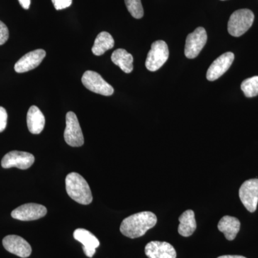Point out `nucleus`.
<instances>
[{
	"label": "nucleus",
	"mask_w": 258,
	"mask_h": 258,
	"mask_svg": "<svg viewBox=\"0 0 258 258\" xmlns=\"http://www.w3.org/2000/svg\"><path fill=\"white\" fill-rule=\"evenodd\" d=\"M157 222V217L153 212H141L125 218L121 222L120 231L125 237L137 238L145 235Z\"/></svg>",
	"instance_id": "f257e3e1"
},
{
	"label": "nucleus",
	"mask_w": 258,
	"mask_h": 258,
	"mask_svg": "<svg viewBox=\"0 0 258 258\" xmlns=\"http://www.w3.org/2000/svg\"><path fill=\"white\" fill-rule=\"evenodd\" d=\"M66 191L70 198L81 205L92 203L93 196L87 181L76 172L70 173L66 178Z\"/></svg>",
	"instance_id": "f03ea898"
},
{
	"label": "nucleus",
	"mask_w": 258,
	"mask_h": 258,
	"mask_svg": "<svg viewBox=\"0 0 258 258\" xmlns=\"http://www.w3.org/2000/svg\"><path fill=\"white\" fill-rule=\"evenodd\" d=\"M254 16L251 10H238L234 12L229 20L227 30L232 36L240 37L245 33L253 24Z\"/></svg>",
	"instance_id": "7ed1b4c3"
},
{
	"label": "nucleus",
	"mask_w": 258,
	"mask_h": 258,
	"mask_svg": "<svg viewBox=\"0 0 258 258\" xmlns=\"http://www.w3.org/2000/svg\"><path fill=\"white\" fill-rule=\"evenodd\" d=\"M169 52L167 44L163 40H157L152 45L146 60V67L154 72L161 69L169 58Z\"/></svg>",
	"instance_id": "20e7f679"
},
{
	"label": "nucleus",
	"mask_w": 258,
	"mask_h": 258,
	"mask_svg": "<svg viewBox=\"0 0 258 258\" xmlns=\"http://www.w3.org/2000/svg\"><path fill=\"white\" fill-rule=\"evenodd\" d=\"M64 139L66 143L73 147H80L84 144V137L77 116L74 112L66 114V127Z\"/></svg>",
	"instance_id": "39448f33"
},
{
	"label": "nucleus",
	"mask_w": 258,
	"mask_h": 258,
	"mask_svg": "<svg viewBox=\"0 0 258 258\" xmlns=\"http://www.w3.org/2000/svg\"><path fill=\"white\" fill-rule=\"evenodd\" d=\"M82 83L89 91L105 96L113 95L114 89L106 82L101 75L92 71H87L82 76Z\"/></svg>",
	"instance_id": "423d86ee"
},
{
	"label": "nucleus",
	"mask_w": 258,
	"mask_h": 258,
	"mask_svg": "<svg viewBox=\"0 0 258 258\" xmlns=\"http://www.w3.org/2000/svg\"><path fill=\"white\" fill-rule=\"evenodd\" d=\"M208 41V35L204 28L200 27L186 37L184 54L187 58L194 59L198 57L205 44Z\"/></svg>",
	"instance_id": "0eeeda50"
},
{
	"label": "nucleus",
	"mask_w": 258,
	"mask_h": 258,
	"mask_svg": "<svg viewBox=\"0 0 258 258\" xmlns=\"http://www.w3.org/2000/svg\"><path fill=\"white\" fill-rule=\"evenodd\" d=\"M239 197L247 210L255 212L258 203V179L244 181L239 190Z\"/></svg>",
	"instance_id": "6e6552de"
},
{
	"label": "nucleus",
	"mask_w": 258,
	"mask_h": 258,
	"mask_svg": "<svg viewBox=\"0 0 258 258\" xmlns=\"http://www.w3.org/2000/svg\"><path fill=\"white\" fill-rule=\"evenodd\" d=\"M47 215V209L38 204L29 203L21 205L11 213L13 218L21 221H32L42 218Z\"/></svg>",
	"instance_id": "1a4fd4ad"
},
{
	"label": "nucleus",
	"mask_w": 258,
	"mask_h": 258,
	"mask_svg": "<svg viewBox=\"0 0 258 258\" xmlns=\"http://www.w3.org/2000/svg\"><path fill=\"white\" fill-rule=\"evenodd\" d=\"M34 162L35 157L30 153L13 151L5 155L1 164L5 169L17 167L20 169H28Z\"/></svg>",
	"instance_id": "9d476101"
},
{
	"label": "nucleus",
	"mask_w": 258,
	"mask_h": 258,
	"mask_svg": "<svg viewBox=\"0 0 258 258\" xmlns=\"http://www.w3.org/2000/svg\"><path fill=\"white\" fill-rule=\"evenodd\" d=\"M3 244L5 249L18 257L26 258L31 254V246L25 239L20 236H6L3 239Z\"/></svg>",
	"instance_id": "9b49d317"
},
{
	"label": "nucleus",
	"mask_w": 258,
	"mask_h": 258,
	"mask_svg": "<svg viewBox=\"0 0 258 258\" xmlns=\"http://www.w3.org/2000/svg\"><path fill=\"white\" fill-rule=\"evenodd\" d=\"M234 59L235 55L231 52H226L217 57L209 68L207 72V79L214 81L220 79L230 69Z\"/></svg>",
	"instance_id": "f8f14e48"
},
{
	"label": "nucleus",
	"mask_w": 258,
	"mask_h": 258,
	"mask_svg": "<svg viewBox=\"0 0 258 258\" xmlns=\"http://www.w3.org/2000/svg\"><path fill=\"white\" fill-rule=\"evenodd\" d=\"M46 52L42 49H38L28 52L23 56L15 64V71L18 74L28 72L36 69L45 58Z\"/></svg>",
	"instance_id": "ddd939ff"
},
{
	"label": "nucleus",
	"mask_w": 258,
	"mask_h": 258,
	"mask_svg": "<svg viewBox=\"0 0 258 258\" xmlns=\"http://www.w3.org/2000/svg\"><path fill=\"white\" fill-rule=\"evenodd\" d=\"M145 254L149 258H176V252L171 244L166 242L152 241L145 247Z\"/></svg>",
	"instance_id": "4468645a"
},
{
	"label": "nucleus",
	"mask_w": 258,
	"mask_h": 258,
	"mask_svg": "<svg viewBox=\"0 0 258 258\" xmlns=\"http://www.w3.org/2000/svg\"><path fill=\"white\" fill-rule=\"evenodd\" d=\"M74 237L83 244V249L88 257H92L96 249L100 245L99 240L91 232L85 229H77L74 231Z\"/></svg>",
	"instance_id": "2eb2a0df"
},
{
	"label": "nucleus",
	"mask_w": 258,
	"mask_h": 258,
	"mask_svg": "<svg viewBox=\"0 0 258 258\" xmlns=\"http://www.w3.org/2000/svg\"><path fill=\"white\" fill-rule=\"evenodd\" d=\"M27 123L30 133H41L45 127V118L40 108L35 106L30 107L27 115Z\"/></svg>",
	"instance_id": "dca6fc26"
},
{
	"label": "nucleus",
	"mask_w": 258,
	"mask_h": 258,
	"mask_svg": "<svg viewBox=\"0 0 258 258\" xmlns=\"http://www.w3.org/2000/svg\"><path fill=\"white\" fill-rule=\"evenodd\" d=\"M217 228L224 233L227 240L232 241L235 240L240 230V222L236 217L225 216L219 222Z\"/></svg>",
	"instance_id": "f3484780"
},
{
	"label": "nucleus",
	"mask_w": 258,
	"mask_h": 258,
	"mask_svg": "<svg viewBox=\"0 0 258 258\" xmlns=\"http://www.w3.org/2000/svg\"><path fill=\"white\" fill-rule=\"evenodd\" d=\"M179 221L180 224L178 227V232L179 235L185 237H189L192 235L197 228L195 212L191 210L183 212L179 217Z\"/></svg>",
	"instance_id": "a211bd4d"
},
{
	"label": "nucleus",
	"mask_w": 258,
	"mask_h": 258,
	"mask_svg": "<svg viewBox=\"0 0 258 258\" xmlns=\"http://www.w3.org/2000/svg\"><path fill=\"white\" fill-rule=\"evenodd\" d=\"M111 60L125 74H130L133 71V56L124 49L115 50L112 54Z\"/></svg>",
	"instance_id": "6ab92c4d"
},
{
	"label": "nucleus",
	"mask_w": 258,
	"mask_h": 258,
	"mask_svg": "<svg viewBox=\"0 0 258 258\" xmlns=\"http://www.w3.org/2000/svg\"><path fill=\"white\" fill-rule=\"evenodd\" d=\"M114 44V40L111 34L107 32H102L98 34L95 40L94 45L92 47L93 53L96 56L103 55L107 50L113 48Z\"/></svg>",
	"instance_id": "aec40b11"
},
{
	"label": "nucleus",
	"mask_w": 258,
	"mask_h": 258,
	"mask_svg": "<svg viewBox=\"0 0 258 258\" xmlns=\"http://www.w3.org/2000/svg\"><path fill=\"white\" fill-rule=\"evenodd\" d=\"M241 89L244 96L247 98H252L258 95V76L244 80L241 84Z\"/></svg>",
	"instance_id": "412c9836"
},
{
	"label": "nucleus",
	"mask_w": 258,
	"mask_h": 258,
	"mask_svg": "<svg viewBox=\"0 0 258 258\" xmlns=\"http://www.w3.org/2000/svg\"><path fill=\"white\" fill-rule=\"evenodd\" d=\"M125 6L130 14L136 19H141L144 16V9L141 0H124Z\"/></svg>",
	"instance_id": "4be33fe9"
},
{
	"label": "nucleus",
	"mask_w": 258,
	"mask_h": 258,
	"mask_svg": "<svg viewBox=\"0 0 258 258\" xmlns=\"http://www.w3.org/2000/svg\"><path fill=\"white\" fill-rule=\"evenodd\" d=\"M9 38V30L3 22L0 21V45H4Z\"/></svg>",
	"instance_id": "5701e85b"
},
{
	"label": "nucleus",
	"mask_w": 258,
	"mask_h": 258,
	"mask_svg": "<svg viewBox=\"0 0 258 258\" xmlns=\"http://www.w3.org/2000/svg\"><path fill=\"white\" fill-rule=\"evenodd\" d=\"M55 10H61L69 8L72 5L73 0H52Z\"/></svg>",
	"instance_id": "b1692460"
},
{
	"label": "nucleus",
	"mask_w": 258,
	"mask_h": 258,
	"mask_svg": "<svg viewBox=\"0 0 258 258\" xmlns=\"http://www.w3.org/2000/svg\"><path fill=\"white\" fill-rule=\"evenodd\" d=\"M8 123V113L3 107L0 106V133L4 132Z\"/></svg>",
	"instance_id": "393cba45"
},
{
	"label": "nucleus",
	"mask_w": 258,
	"mask_h": 258,
	"mask_svg": "<svg viewBox=\"0 0 258 258\" xmlns=\"http://www.w3.org/2000/svg\"><path fill=\"white\" fill-rule=\"evenodd\" d=\"M20 5L25 10H28L30 6V0H18Z\"/></svg>",
	"instance_id": "a878e982"
},
{
	"label": "nucleus",
	"mask_w": 258,
	"mask_h": 258,
	"mask_svg": "<svg viewBox=\"0 0 258 258\" xmlns=\"http://www.w3.org/2000/svg\"><path fill=\"white\" fill-rule=\"evenodd\" d=\"M217 258H246L241 255H223Z\"/></svg>",
	"instance_id": "bb28decb"
},
{
	"label": "nucleus",
	"mask_w": 258,
	"mask_h": 258,
	"mask_svg": "<svg viewBox=\"0 0 258 258\" xmlns=\"http://www.w3.org/2000/svg\"><path fill=\"white\" fill-rule=\"evenodd\" d=\"M222 1H224V0H222Z\"/></svg>",
	"instance_id": "cd10ccee"
}]
</instances>
